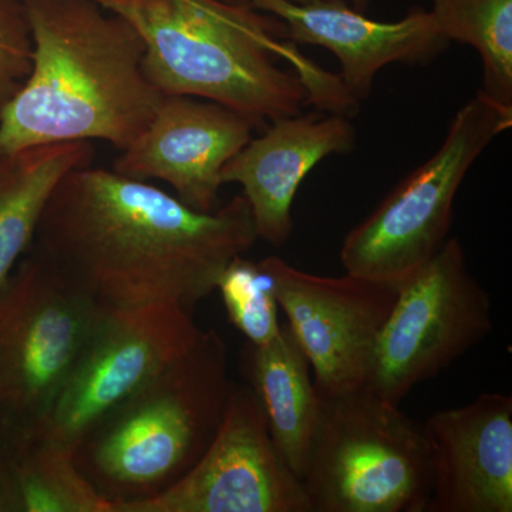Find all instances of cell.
<instances>
[{
    "instance_id": "1",
    "label": "cell",
    "mask_w": 512,
    "mask_h": 512,
    "mask_svg": "<svg viewBox=\"0 0 512 512\" xmlns=\"http://www.w3.org/2000/svg\"><path fill=\"white\" fill-rule=\"evenodd\" d=\"M256 239L242 194L200 212L147 181L87 165L56 185L32 247L101 308L177 303L192 311Z\"/></svg>"
},
{
    "instance_id": "2",
    "label": "cell",
    "mask_w": 512,
    "mask_h": 512,
    "mask_svg": "<svg viewBox=\"0 0 512 512\" xmlns=\"http://www.w3.org/2000/svg\"><path fill=\"white\" fill-rule=\"evenodd\" d=\"M136 28L144 70L164 96L215 101L262 128L316 110L359 109L339 74L320 69L286 37L284 23L224 0H96Z\"/></svg>"
},
{
    "instance_id": "3",
    "label": "cell",
    "mask_w": 512,
    "mask_h": 512,
    "mask_svg": "<svg viewBox=\"0 0 512 512\" xmlns=\"http://www.w3.org/2000/svg\"><path fill=\"white\" fill-rule=\"evenodd\" d=\"M32 72L0 109V156L67 141L126 150L164 94L144 70L136 28L96 0H22Z\"/></svg>"
},
{
    "instance_id": "4",
    "label": "cell",
    "mask_w": 512,
    "mask_h": 512,
    "mask_svg": "<svg viewBox=\"0 0 512 512\" xmlns=\"http://www.w3.org/2000/svg\"><path fill=\"white\" fill-rule=\"evenodd\" d=\"M232 386L224 339L215 329L202 330L187 353L83 434L74 463L110 512L163 493L211 446Z\"/></svg>"
},
{
    "instance_id": "5",
    "label": "cell",
    "mask_w": 512,
    "mask_h": 512,
    "mask_svg": "<svg viewBox=\"0 0 512 512\" xmlns=\"http://www.w3.org/2000/svg\"><path fill=\"white\" fill-rule=\"evenodd\" d=\"M301 483L311 512H426L429 441L399 404L365 386L320 397Z\"/></svg>"
},
{
    "instance_id": "6",
    "label": "cell",
    "mask_w": 512,
    "mask_h": 512,
    "mask_svg": "<svg viewBox=\"0 0 512 512\" xmlns=\"http://www.w3.org/2000/svg\"><path fill=\"white\" fill-rule=\"evenodd\" d=\"M512 126V107L478 90L458 109L439 150L397 184L343 239L348 274L399 285L443 248L457 192L485 148Z\"/></svg>"
},
{
    "instance_id": "7",
    "label": "cell",
    "mask_w": 512,
    "mask_h": 512,
    "mask_svg": "<svg viewBox=\"0 0 512 512\" xmlns=\"http://www.w3.org/2000/svg\"><path fill=\"white\" fill-rule=\"evenodd\" d=\"M101 306L30 247L0 285V423L43 426Z\"/></svg>"
},
{
    "instance_id": "8",
    "label": "cell",
    "mask_w": 512,
    "mask_h": 512,
    "mask_svg": "<svg viewBox=\"0 0 512 512\" xmlns=\"http://www.w3.org/2000/svg\"><path fill=\"white\" fill-rule=\"evenodd\" d=\"M493 326L490 295L468 271L461 242L448 238L430 261L397 285L365 387L400 404L414 387L483 342Z\"/></svg>"
},
{
    "instance_id": "9",
    "label": "cell",
    "mask_w": 512,
    "mask_h": 512,
    "mask_svg": "<svg viewBox=\"0 0 512 512\" xmlns=\"http://www.w3.org/2000/svg\"><path fill=\"white\" fill-rule=\"evenodd\" d=\"M177 303L103 308L43 426L76 447L84 433L200 338Z\"/></svg>"
},
{
    "instance_id": "10",
    "label": "cell",
    "mask_w": 512,
    "mask_h": 512,
    "mask_svg": "<svg viewBox=\"0 0 512 512\" xmlns=\"http://www.w3.org/2000/svg\"><path fill=\"white\" fill-rule=\"evenodd\" d=\"M113 512H311L301 480L279 454L251 386H232L217 436L187 476Z\"/></svg>"
},
{
    "instance_id": "11",
    "label": "cell",
    "mask_w": 512,
    "mask_h": 512,
    "mask_svg": "<svg viewBox=\"0 0 512 512\" xmlns=\"http://www.w3.org/2000/svg\"><path fill=\"white\" fill-rule=\"evenodd\" d=\"M259 264L271 276L279 309L308 357L319 396L365 386L397 286L348 272L339 278L309 274L279 256H268Z\"/></svg>"
},
{
    "instance_id": "12",
    "label": "cell",
    "mask_w": 512,
    "mask_h": 512,
    "mask_svg": "<svg viewBox=\"0 0 512 512\" xmlns=\"http://www.w3.org/2000/svg\"><path fill=\"white\" fill-rule=\"evenodd\" d=\"M254 124L238 111L191 96H164L146 130L121 151L114 173L161 180L192 210H217L221 171L252 138Z\"/></svg>"
},
{
    "instance_id": "13",
    "label": "cell",
    "mask_w": 512,
    "mask_h": 512,
    "mask_svg": "<svg viewBox=\"0 0 512 512\" xmlns=\"http://www.w3.org/2000/svg\"><path fill=\"white\" fill-rule=\"evenodd\" d=\"M251 6L281 20L296 45L325 47L338 57L340 80L357 103L370 96L387 64H427L450 45L430 10L420 6L397 22H377L335 0H251Z\"/></svg>"
},
{
    "instance_id": "14",
    "label": "cell",
    "mask_w": 512,
    "mask_h": 512,
    "mask_svg": "<svg viewBox=\"0 0 512 512\" xmlns=\"http://www.w3.org/2000/svg\"><path fill=\"white\" fill-rule=\"evenodd\" d=\"M423 426L431 456L426 512L512 511V397L483 393Z\"/></svg>"
},
{
    "instance_id": "15",
    "label": "cell",
    "mask_w": 512,
    "mask_h": 512,
    "mask_svg": "<svg viewBox=\"0 0 512 512\" xmlns=\"http://www.w3.org/2000/svg\"><path fill=\"white\" fill-rule=\"evenodd\" d=\"M349 119L323 110L279 117L224 165L222 185H241L258 238L278 248L289 241L293 200L306 175L323 158L355 148L356 130Z\"/></svg>"
},
{
    "instance_id": "16",
    "label": "cell",
    "mask_w": 512,
    "mask_h": 512,
    "mask_svg": "<svg viewBox=\"0 0 512 512\" xmlns=\"http://www.w3.org/2000/svg\"><path fill=\"white\" fill-rule=\"evenodd\" d=\"M244 363L272 440L286 466L301 480L320 407L308 357L288 323H282L279 335L268 345L248 346Z\"/></svg>"
},
{
    "instance_id": "17",
    "label": "cell",
    "mask_w": 512,
    "mask_h": 512,
    "mask_svg": "<svg viewBox=\"0 0 512 512\" xmlns=\"http://www.w3.org/2000/svg\"><path fill=\"white\" fill-rule=\"evenodd\" d=\"M90 141L43 144L0 156V285L32 247L50 195L64 175L92 165Z\"/></svg>"
},
{
    "instance_id": "18",
    "label": "cell",
    "mask_w": 512,
    "mask_h": 512,
    "mask_svg": "<svg viewBox=\"0 0 512 512\" xmlns=\"http://www.w3.org/2000/svg\"><path fill=\"white\" fill-rule=\"evenodd\" d=\"M74 448L45 426L6 427L2 460L18 512H110L74 463Z\"/></svg>"
},
{
    "instance_id": "19",
    "label": "cell",
    "mask_w": 512,
    "mask_h": 512,
    "mask_svg": "<svg viewBox=\"0 0 512 512\" xmlns=\"http://www.w3.org/2000/svg\"><path fill=\"white\" fill-rule=\"evenodd\" d=\"M430 13L448 42L477 50L481 92L512 107V0H431Z\"/></svg>"
},
{
    "instance_id": "20",
    "label": "cell",
    "mask_w": 512,
    "mask_h": 512,
    "mask_svg": "<svg viewBox=\"0 0 512 512\" xmlns=\"http://www.w3.org/2000/svg\"><path fill=\"white\" fill-rule=\"evenodd\" d=\"M229 322L248 339L249 345H268L279 335V305L271 276L259 262L244 255L232 259L218 278Z\"/></svg>"
},
{
    "instance_id": "21",
    "label": "cell",
    "mask_w": 512,
    "mask_h": 512,
    "mask_svg": "<svg viewBox=\"0 0 512 512\" xmlns=\"http://www.w3.org/2000/svg\"><path fill=\"white\" fill-rule=\"evenodd\" d=\"M33 42L22 0H0V109L32 72Z\"/></svg>"
},
{
    "instance_id": "22",
    "label": "cell",
    "mask_w": 512,
    "mask_h": 512,
    "mask_svg": "<svg viewBox=\"0 0 512 512\" xmlns=\"http://www.w3.org/2000/svg\"><path fill=\"white\" fill-rule=\"evenodd\" d=\"M2 448H0V512H18L15 494H13L5 464H3Z\"/></svg>"
},
{
    "instance_id": "23",
    "label": "cell",
    "mask_w": 512,
    "mask_h": 512,
    "mask_svg": "<svg viewBox=\"0 0 512 512\" xmlns=\"http://www.w3.org/2000/svg\"><path fill=\"white\" fill-rule=\"evenodd\" d=\"M335 2L346 3V5L352 6L353 9L366 13L367 9L370 8L372 0H335Z\"/></svg>"
},
{
    "instance_id": "24",
    "label": "cell",
    "mask_w": 512,
    "mask_h": 512,
    "mask_svg": "<svg viewBox=\"0 0 512 512\" xmlns=\"http://www.w3.org/2000/svg\"><path fill=\"white\" fill-rule=\"evenodd\" d=\"M224 2L231 3V5L251 6V0H224ZM288 2L312 3V2H316V0H288Z\"/></svg>"
},
{
    "instance_id": "25",
    "label": "cell",
    "mask_w": 512,
    "mask_h": 512,
    "mask_svg": "<svg viewBox=\"0 0 512 512\" xmlns=\"http://www.w3.org/2000/svg\"><path fill=\"white\" fill-rule=\"evenodd\" d=\"M3 439H5V429H3L2 424H0V448H2Z\"/></svg>"
}]
</instances>
